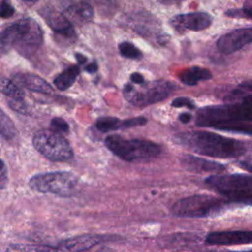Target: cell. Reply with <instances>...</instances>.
Segmentation results:
<instances>
[{
  "label": "cell",
  "instance_id": "7a4b0ae2",
  "mask_svg": "<svg viewBox=\"0 0 252 252\" xmlns=\"http://www.w3.org/2000/svg\"><path fill=\"white\" fill-rule=\"evenodd\" d=\"M252 122V94H247L238 102L211 105L197 112L196 124L221 130L226 126Z\"/></svg>",
  "mask_w": 252,
  "mask_h": 252
},
{
  "label": "cell",
  "instance_id": "52a82bcc",
  "mask_svg": "<svg viewBox=\"0 0 252 252\" xmlns=\"http://www.w3.org/2000/svg\"><path fill=\"white\" fill-rule=\"evenodd\" d=\"M30 187L40 193L71 196L78 185V178L68 171L44 172L33 175L29 181Z\"/></svg>",
  "mask_w": 252,
  "mask_h": 252
},
{
  "label": "cell",
  "instance_id": "ba28073f",
  "mask_svg": "<svg viewBox=\"0 0 252 252\" xmlns=\"http://www.w3.org/2000/svg\"><path fill=\"white\" fill-rule=\"evenodd\" d=\"M174 85L168 81L157 80L150 83H144L140 89L127 84L123 89L125 98L137 106H146L158 102L169 95L173 91Z\"/></svg>",
  "mask_w": 252,
  "mask_h": 252
},
{
  "label": "cell",
  "instance_id": "d590c367",
  "mask_svg": "<svg viewBox=\"0 0 252 252\" xmlns=\"http://www.w3.org/2000/svg\"><path fill=\"white\" fill-rule=\"evenodd\" d=\"M75 57H76L77 61H78L80 64H84V63L87 61V57H86V56H84L83 54L75 53Z\"/></svg>",
  "mask_w": 252,
  "mask_h": 252
},
{
  "label": "cell",
  "instance_id": "4fadbf2b",
  "mask_svg": "<svg viewBox=\"0 0 252 252\" xmlns=\"http://www.w3.org/2000/svg\"><path fill=\"white\" fill-rule=\"evenodd\" d=\"M212 16L205 12H192L176 15L170 20L171 26L177 31H203L212 24Z\"/></svg>",
  "mask_w": 252,
  "mask_h": 252
},
{
  "label": "cell",
  "instance_id": "d6a6232c",
  "mask_svg": "<svg viewBox=\"0 0 252 252\" xmlns=\"http://www.w3.org/2000/svg\"><path fill=\"white\" fill-rule=\"evenodd\" d=\"M86 71L89 72V73H94L96 70H97V64L95 62H92L90 64H88L86 67H85Z\"/></svg>",
  "mask_w": 252,
  "mask_h": 252
},
{
  "label": "cell",
  "instance_id": "d4e9b609",
  "mask_svg": "<svg viewBox=\"0 0 252 252\" xmlns=\"http://www.w3.org/2000/svg\"><path fill=\"white\" fill-rule=\"evenodd\" d=\"M50 130L57 134H66L69 132V124L60 117H54L50 121Z\"/></svg>",
  "mask_w": 252,
  "mask_h": 252
},
{
  "label": "cell",
  "instance_id": "7402d4cb",
  "mask_svg": "<svg viewBox=\"0 0 252 252\" xmlns=\"http://www.w3.org/2000/svg\"><path fill=\"white\" fill-rule=\"evenodd\" d=\"M1 92L11 99H24V93L22 90L12 81L6 78L1 79Z\"/></svg>",
  "mask_w": 252,
  "mask_h": 252
},
{
  "label": "cell",
  "instance_id": "d6986e66",
  "mask_svg": "<svg viewBox=\"0 0 252 252\" xmlns=\"http://www.w3.org/2000/svg\"><path fill=\"white\" fill-rule=\"evenodd\" d=\"M211 78L212 73L210 72V70L198 66L187 68L179 75L180 81L187 86H195L199 82L210 80Z\"/></svg>",
  "mask_w": 252,
  "mask_h": 252
},
{
  "label": "cell",
  "instance_id": "277c9868",
  "mask_svg": "<svg viewBox=\"0 0 252 252\" xmlns=\"http://www.w3.org/2000/svg\"><path fill=\"white\" fill-rule=\"evenodd\" d=\"M104 143L111 153L126 161L150 159L161 153L159 145L142 139H125L117 135H110L105 138Z\"/></svg>",
  "mask_w": 252,
  "mask_h": 252
},
{
  "label": "cell",
  "instance_id": "9a60e30c",
  "mask_svg": "<svg viewBox=\"0 0 252 252\" xmlns=\"http://www.w3.org/2000/svg\"><path fill=\"white\" fill-rule=\"evenodd\" d=\"M146 123L147 119L145 117H135L124 120L116 117H99L95 122V126L100 132H110L125 128L141 126Z\"/></svg>",
  "mask_w": 252,
  "mask_h": 252
},
{
  "label": "cell",
  "instance_id": "8992f818",
  "mask_svg": "<svg viewBox=\"0 0 252 252\" xmlns=\"http://www.w3.org/2000/svg\"><path fill=\"white\" fill-rule=\"evenodd\" d=\"M227 202L209 195H195L178 200L171 207V213L183 218L213 217L222 212Z\"/></svg>",
  "mask_w": 252,
  "mask_h": 252
},
{
  "label": "cell",
  "instance_id": "4dcf8cb0",
  "mask_svg": "<svg viewBox=\"0 0 252 252\" xmlns=\"http://www.w3.org/2000/svg\"><path fill=\"white\" fill-rule=\"evenodd\" d=\"M0 182H1V188H4V185L7 180V171H6V165L3 160H1V171H0Z\"/></svg>",
  "mask_w": 252,
  "mask_h": 252
},
{
  "label": "cell",
  "instance_id": "ffe728a7",
  "mask_svg": "<svg viewBox=\"0 0 252 252\" xmlns=\"http://www.w3.org/2000/svg\"><path fill=\"white\" fill-rule=\"evenodd\" d=\"M80 74V69L76 65H72L62 71L57 75L53 81L55 87L60 91H65L69 89L76 81L78 75Z\"/></svg>",
  "mask_w": 252,
  "mask_h": 252
},
{
  "label": "cell",
  "instance_id": "6da1fadb",
  "mask_svg": "<svg viewBox=\"0 0 252 252\" xmlns=\"http://www.w3.org/2000/svg\"><path fill=\"white\" fill-rule=\"evenodd\" d=\"M178 141L194 153L211 158H237L246 152V147L241 141L211 132L182 133L178 136Z\"/></svg>",
  "mask_w": 252,
  "mask_h": 252
},
{
  "label": "cell",
  "instance_id": "9c48e42d",
  "mask_svg": "<svg viewBox=\"0 0 252 252\" xmlns=\"http://www.w3.org/2000/svg\"><path fill=\"white\" fill-rule=\"evenodd\" d=\"M35 150L52 161H65L73 158V150L68 141L51 130L37 131L32 137Z\"/></svg>",
  "mask_w": 252,
  "mask_h": 252
},
{
  "label": "cell",
  "instance_id": "1f68e13d",
  "mask_svg": "<svg viewBox=\"0 0 252 252\" xmlns=\"http://www.w3.org/2000/svg\"><path fill=\"white\" fill-rule=\"evenodd\" d=\"M130 79H131V82L134 83V84H137V85H143L145 83L144 81V77L140 74V73H133L131 76H130Z\"/></svg>",
  "mask_w": 252,
  "mask_h": 252
},
{
  "label": "cell",
  "instance_id": "30bf717a",
  "mask_svg": "<svg viewBox=\"0 0 252 252\" xmlns=\"http://www.w3.org/2000/svg\"><path fill=\"white\" fill-rule=\"evenodd\" d=\"M205 183L229 200L252 192V175L248 174H215L207 177Z\"/></svg>",
  "mask_w": 252,
  "mask_h": 252
},
{
  "label": "cell",
  "instance_id": "2e32d148",
  "mask_svg": "<svg viewBox=\"0 0 252 252\" xmlns=\"http://www.w3.org/2000/svg\"><path fill=\"white\" fill-rule=\"evenodd\" d=\"M184 168L192 172H215L219 173L225 169L223 164L205 158L185 155L180 159Z\"/></svg>",
  "mask_w": 252,
  "mask_h": 252
},
{
  "label": "cell",
  "instance_id": "8d00e7d4",
  "mask_svg": "<svg viewBox=\"0 0 252 252\" xmlns=\"http://www.w3.org/2000/svg\"><path fill=\"white\" fill-rule=\"evenodd\" d=\"M241 88H245V89H247V90L252 91V81L242 83V84H241Z\"/></svg>",
  "mask_w": 252,
  "mask_h": 252
},
{
  "label": "cell",
  "instance_id": "cb8c5ba5",
  "mask_svg": "<svg viewBox=\"0 0 252 252\" xmlns=\"http://www.w3.org/2000/svg\"><path fill=\"white\" fill-rule=\"evenodd\" d=\"M228 17L245 18L252 20V3H245L241 9H234L225 13Z\"/></svg>",
  "mask_w": 252,
  "mask_h": 252
},
{
  "label": "cell",
  "instance_id": "f546056e",
  "mask_svg": "<svg viewBox=\"0 0 252 252\" xmlns=\"http://www.w3.org/2000/svg\"><path fill=\"white\" fill-rule=\"evenodd\" d=\"M229 201L238 202V203H243V204H247V205L252 206V192L238 195V196H236V197L230 199Z\"/></svg>",
  "mask_w": 252,
  "mask_h": 252
},
{
  "label": "cell",
  "instance_id": "7c38bea8",
  "mask_svg": "<svg viewBox=\"0 0 252 252\" xmlns=\"http://www.w3.org/2000/svg\"><path fill=\"white\" fill-rule=\"evenodd\" d=\"M252 42V28H242L221 35L217 41L218 49L224 54L240 50Z\"/></svg>",
  "mask_w": 252,
  "mask_h": 252
},
{
  "label": "cell",
  "instance_id": "e0dca14e",
  "mask_svg": "<svg viewBox=\"0 0 252 252\" xmlns=\"http://www.w3.org/2000/svg\"><path fill=\"white\" fill-rule=\"evenodd\" d=\"M70 23L73 25H84L94 17L93 7L86 2H74L67 6L63 12Z\"/></svg>",
  "mask_w": 252,
  "mask_h": 252
},
{
  "label": "cell",
  "instance_id": "3957f363",
  "mask_svg": "<svg viewBox=\"0 0 252 252\" xmlns=\"http://www.w3.org/2000/svg\"><path fill=\"white\" fill-rule=\"evenodd\" d=\"M43 42V32L38 23L32 18L21 19L2 31L0 45L2 53L11 48L21 54L30 55L35 52Z\"/></svg>",
  "mask_w": 252,
  "mask_h": 252
},
{
  "label": "cell",
  "instance_id": "ac0fdd59",
  "mask_svg": "<svg viewBox=\"0 0 252 252\" xmlns=\"http://www.w3.org/2000/svg\"><path fill=\"white\" fill-rule=\"evenodd\" d=\"M15 79L17 82L26 87L27 89L35 92V93H40L44 94H53L54 90L53 88L42 78H40L37 75L34 74H30V73H25V74H18L15 76Z\"/></svg>",
  "mask_w": 252,
  "mask_h": 252
},
{
  "label": "cell",
  "instance_id": "44dd1931",
  "mask_svg": "<svg viewBox=\"0 0 252 252\" xmlns=\"http://www.w3.org/2000/svg\"><path fill=\"white\" fill-rule=\"evenodd\" d=\"M1 115H0V130H1V136L8 140H13L17 136V129L13 123V121L10 119V117L4 112V110L1 109Z\"/></svg>",
  "mask_w": 252,
  "mask_h": 252
},
{
  "label": "cell",
  "instance_id": "484cf974",
  "mask_svg": "<svg viewBox=\"0 0 252 252\" xmlns=\"http://www.w3.org/2000/svg\"><path fill=\"white\" fill-rule=\"evenodd\" d=\"M222 131H229V132H237V133H243L247 135H252V124L249 123H239V124H233L230 126H226L221 129Z\"/></svg>",
  "mask_w": 252,
  "mask_h": 252
},
{
  "label": "cell",
  "instance_id": "5b68a950",
  "mask_svg": "<svg viewBox=\"0 0 252 252\" xmlns=\"http://www.w3.org/2000/svg\"><path fill=\"white\" fill-rule=\"evenodd\" d=\"M103 241V235L83 234L65 239L58 244L13 243L7 247V252H84Z\"/></svg>",
  "mask_w": 252,
  "mask_h": 252
},
{
  "label": "cell",
  "instance_id": "603a6c76",
  "mask_svg": "<svg viewBox=\"0 0 252 252\" xmlns=\"http://www.w3.org/2000/svg\"><path fill=\"white\" fill-rule=\"evenodd\" d=\"M119 52L123 57L129 58V59H139L142 57L141 51L131 42L124 41L121 42L118 46Z\"/></svg>",
  "mask_w": 252,
  "mask_h": 252
},
{
  "label": "cell",
  "instance_id": "836d02e7",
  "mask_svg": "<svg viewBox=\"0 0 252 252\" xmlns=\"http://www.w3.org/2000/svg\"><path fill=\"white\" fill-rule=\"evenodd\" d=\"M179 120L182 123H188L191 120V114H189L188 112H183L179 115Z\"/></svg>",
  "mask_w": 252,
  "mask_h": 252
},
{
  "label": "cell",
  "instance_id": "4316f807",
  "mask_svg": "<svg viewBox=\"0 0 252 252\" xmlns=\"http://www.w3.org/2000/svg\"><path fill=\"white\" fill-rule=\"evenodd\" d=\"M8 105L12 110L17 111L21 114H28L29 113L28 105L25 103L24 99H10L8 101Z\"/></svg>",
  "mask_w": 252,
  "mask_h": 252
},
{
  "label": "cell",
  "instance_id": "8fae6325",
  "mask_svg": "<svg viewBox=\"0 0 252 252\" xmlns=\"http://www.w3.org/2000/svg\"><path fill=\"white\" fill-rule=\"evenodd\" d=\"M39 14L54 32H56L58 35H60L62 38H65L66 40H75L76 33L73 25L63 13L51 7H43L39 10Z\"/></svg>",
  "mask_w": 252,
  "mask_h": 252
},
{
  "label": "cell",
  "instance_id": "5bb4252c",
  "mask_svg": "<svg viewBox=\"0 0 252 252\" xmlns=\"http://www.w3.org/2000/svg\"><path fill=\"white\" fill-rule=\"evenodd\" d=\"M209 245H239L252 244V230L215 231L206 236Z\"/></svg>",
  "mask_w": 252,
  "mask_h": 252
},
{
  "label": "cell",
  "instance_id": "e575fe53",
  "mask_svg": "<svg viewBox=\"0 0 252 252\" xmlns=\"http://www.w3.org/2000/svg\"><path fill=\"white\" fill-rule=\"evenodd\" d=\"M239 166H240L241 168H243V169H245V170H247V171H249V172L252 173V163L241 161V162H239Z\"/></svg>",
  "mask_w": 252,
  "mask_h": 252
},
{
  "label": "cell",
  "instance_id": "f1b7e54d",
  "mask_svg": "<svg viewBox=\"0 0 252 252\" xmlns=\"http://www.w3.org/2000/svg\"><path fill=\"white\" fill-rule=\"evenodd\" d=\"M15 13V8L7 1H2L0 5V16L2 18L11 17Z\"/></svg>",
  "mask_w": 252,
  "mask_h": 252
},
{
  "label": "cell",
  "instance_id": "83f0119b",
  "mask_svg": "<svg viewBox=\"0 0 252 252\" xmlns=\"http://www.w3.org/2000/svg\"><path fill=\"white\" fill-rule=\"evenodd\" d=\"M171 105L174 107H187L190 109L195 108L194 102L188 97H177L171 102Z\"/></svg>",
  "mask_w": 252,
  "mask_h": 252
}]
</instances>
